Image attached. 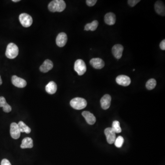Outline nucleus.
Returning <instances> with one entry per match:
<instances>
[{"mask_svg":"<svg viewBox=\"0 0 165 165\" xmlns=\"http://www.w3.org/2000/svg\"><path fill=\"white\" fill-rule=\"evenodd\" d=\"M66 7L65 2L63 0H54L48 5V9L51 12H61Z\"/></svg>","mask_w":165,"mask_h":165,"instance_id":"obj_1","label":"nucleus"},{"mask_svg":"<svg viewBox=\"0 0 165 165\" xmlns=\"http://www.w3.org/2000/svg\"><path fill=\"white\" fill-rule=\"evenodd\" d=\"M71 106L76 110H82L84 109L87 105L86 100L80 97H76L70 101Z\"/></svg>","mask_w":165,"mask_h":165,"instance_id":"obj_2","label":"nucleus"},{"mask_svg":"<svg viewBox=\"0 0 165 165\" xmlns=\"http://www.w3.org/2000/svg\"><path fill=\"white\" fill-rule=\"evenodd\" d=\"M19 52L18 47L14 43H10L7 45L6 56L8 58L14 59L17 57Z\"/></svg>","mask_w":165,"mask_h":165,"instance_id":"obj_3","label":"nucleus"},{"mask_svg":"<svg viewBox=\"0 0 165 165\" xmlns=\"http://www.w3.org/2000/svg\"><path fill=\"white\" fill-rule=\"evenodd\" d=\"M74 69L79 76L83 75L87 70L86 64L83 60L78 59L74 63Z\"/></svg>","mask_w":165,"mask_h":165,"instance_id":"obj_4","label":"nucleus"},{"mask_svg":"<svg viewBox=\"0 0 165 165\" xmlns=\"http://www.w3.org/2000/svg\"><path fill=\"white\" fill-rule=\"evenodd\" d=\"M19 19L21 24L24 27H29L33 23V19L31 16L26 13L21 14L19 15Z\"/></svg>","mask_w":165,"mask_h":165,"instance_id":"obj_5","label":"nucleus"},{"mask_svg":"<svg viewBox=\"0 0 165 165\" xmlns=\"http://www.w3.org/2000/svg\"><path fill=\"white\" fill-rule=\"evenodd\" d=\"M104 133L106 136V139H107L108 143L109 144L114 143L116 139V133L114 132L112 127L106 128L105 130Z\"/></svg>","mask_w":165,"mask_h":165,"instance_id":"obj_6","label":"nucleus"},{"mask_svg":"<svg viewBox=\"0 0 165 165\" xmlns=\"http://www.w3.org/2000/svg\"><path fill=\"white\" fill-rule=\"evenodd\" d=\"M123 46L120 44L114 45L112 48V53L114 57L117 59H120L123 55Z\"/></svg>","mask_w":165,"mask_h":165,"instance_id":"obj_7","label":"nucleus"},{"mask_svg":"<svg viewBox=\"0 0 165 165\" xmlns=\"http://www.w3.org/2000/svg\"><path fill=\"white\" fill-rule=\"evenodd\" d=\"M21 132L18 128V125L16 123H13L10 126V134L13 139H18L20 136Z\"/></svg>","mask_w":165,"mask_h":165,"instance_id":"obj_8","label":"nucleus"},{"mask_svg":"<svg viewBox=\"0 0 165 165\" xmlns=\"http://www.w3.org/2000/svg\"><path fill=\"white\" fill-rule=\"evenodd\" d=\"M116 82L119 85L123 86H127L131 83V79L128 76L120 75L117 76L116 79Z\"/></svg>","mask_w":165,"mask_h":165,"instance_id":"obj_9","label":"nucleus"},{"mask_svg":"<svg viewBox=\"0 0 165 165\" xmlns=\"http://www.w3.org/2000/svg\"><path fill=\"white\" fill-rule=\"evenodd\" d=\"M12 83L16 87L19 88H24L27 85V82L24 79L14 75L12 78Z\"/></svg>","mask_w":165,"mask_h":165,"instance_id":"obj_10","label":"nucleus"},{"mask_svg":"<svg viewBox=\"0 0 165 165\" xmlns=\"http://www.w3.org/2000/svg\"><path fill=\"white\" fill-rule=\"evenodd\" d=\"M68 41V37L66 33L61 32L58 35L56 38V44L60 47L64 46Z\"/></svg>","mask_w":165,"mask_h":165,"instance_id":"obj_11","label":"nucleus"},{"mask_svg":"<svg viewBox=\"0 0 165 165\" xmlns=\"http://www.w3.org/2000/svg\"><path fill=\"white\" fill-rule=\"evenodd\" d=\"M90 63L92 67L97 69H101L105 66L104 61L100 58H93L90 60Z\"/></svg>","mask_w":165,"mask_h":165,"instance_id":"obj_12","label":"nucleus"},{"mask_svg":"<svg viewBox=\"0 0 165 165\" xmlns=\"http://www.w3.org/2000/svg\"><path fill=\"white\" fill-rule=\"evenodd\" d=\"M112 98L109 94H106L104 95L101 100V104L102 108L104 110H106L110 107L111 105Z\"/></svg>","mask_w":165,"mask_h":165,"instance_id":"obj_13","label":"nucleus"},{"mask_svg":"<svg viewBox=\"0 0 165 165\" xmlns=\"http://www.w3.org/2000/svg\"><path fill=\"white\" fill-rule=\"evenodd\" d=\"M155 10L158 14L164 16L165 15V6L164 3L158 1L155 4Z\"/></svg>","mask_w":165,"mask_h":165,"instance_id":"obj_14","label":"nucleus"},{"mask_svg":"<svg viewBox=\"0 0 165 165\" xmlns=\"http://www.w3.org/2000/svg\"><path fill=\"white\" fill-rule=\"evenodd\" d=\"M53 67V62L50 60L47 59L45 60L43 64L40 66L39 70L41 72L46 73L52 69Z\"/></svg>","mask_w":165,"mask_h":165,"instance_id":"obj_15","label":"nucleus"},{"mask_svg":"<svg viewBox=\"0 0 165 165\" xmlns=\"http://www.w3.org/2000/svg\"><path fill=\"white\" fill-rule=\"evenodd\" d=\"M82 116L84 117L87 123L90 125H93L96 122V118L90 112L84 111L82 113Z\"/></svg>","mask_w":165,"mask_h":165,"instance_id":"obj_16","label":"nucleus"},{"mask_svg":"<svg viewBox=\"0 0 165 165\" xmlns=\"http://www.w3.org/2000/svg\"><path fill=\"white\" fill-rule=\"evenodd\" d=\"M105 24L109 25H113L116 22V17L115 14L112 13H107L104 16Z\"/></svg>","mask_w":165,"mask_h":165,"instance_id":"obj_17","label":"nucleus"},{"mask_svg":"<svg viewBox=\"0 0 165 165\" xmlns=\"http://www.w3.org/2000/svg\"><path fill=\"white\" fill-rule=\"evenodd\" d=\"M46 90L49 94H54L57 92V85L54 82L50 81L46 85Z\"/></svg>","mask_w":165,"mask_h":165,"instance_id":"obj_18","label":"nucleus"},{"mask_svg":"<svg viewBox=\"0 0 165 165\" xmlns=\"http://www.w3.org/2000/svg\"><path fill=\"white\" fill-rule=\"evenodd\" d=\"M33 147V141L32 138L29 137L25 138L22 140L20 147L22 148H32Z\"/></svg>","mask_w":165,"mask_h":165,"instance_id":"obj_19","label":"nucleus"},{"mask_svg":"<svg viewBox=\"0 0 165 165\" xmlns=\"http://www.w3.org/2000/svg\"><path fill=\"white\" fill-rule=\"evenodd\" d=\"M0 107H3V110L5 112H10L12 111V107L6 103L5 98L2 96L0 97Z\"/></svg>","mask_w":165,"mask_h":165,"instance_id":"obj_20","label":"nucleus"},{"mask_svg":"<svg viewBox=\"0 0 165 165\" xmlns=\"http://www.w3.org/2000/svg\"><path fill=\"white\" fill-rule=\"evenodd\" d=\"M99 25V22L97 20H94L92 23L86 24L84 27V30L93 31L96 30Z\"/></svg>","mask_w":165,"mask_h":165,"instance_id":"obj_21","label":"nucleus"},{"mask_svg":"<svg viewBox=\"0 0 165 165\" xmlns=\"http://www.w3.org/2000/svg\"><path fill=\"white\" fill-rule=\"evenodd\" d=\"M17 125L20 132L26 133L27 134H29L31 132L30 127L27 126L23 121H20Z\"/></svg>","mask_w":165,"mask_h":165,"instance_id":"obj_22","label":"nucleus"},{"mask_svg":"<svg viewBox=\"0 0 165 165\" xmlns=\"http://www.w3.org/2000/svg\"><path fill=\"white\" fill-rule=\"evenodd\" d=\"M156 85V81L154 79H151L148 80L146 83V87L148 90L154 89Z\"/></svg>","mask_w":165,"mask_h":165,"instance_id":"obj_23","label":"nucleus"},{"mask_svg":"<svg viewBox=\"0 0 165 165\" xmlns=\"http://www.w3.org/2000/svg\"><path fill=\"white\" fill-rule=\"evenodd\" d=\"M112 128L115 133H120L122 131L120 123L118 121H114L113 122Z\"/></svg>","mask_w":165,"mask_h":165,"instance_id":"obj_24","label":"nucleus"},{"mask_svg":"<svg viewBox=\"0 0 165 165\" xmlns=\"http://www.w3.org/2000/svg\"><path fill=\"white\" fill-rule=\"evenodd\" d=\"M124 143V138L123 137L120 136L118 137L116 139L115 141L114 142L115 145L116 146L117 148H120L122 146L123 144Z\"/></svg>","mask_w":165,"mask_h":165,"instance_id":"obj_25","label":"nucleus"},{"mask_svg":"<svg viewBox=\"0 0 165 165\" xmlns=\"http://www.w3.org/2000/svg\"><path fill=\"white\" fill-rule=\"evenodd\" d=\"M140 2V0H128L127 1V3L130 6L134 7Z\"/></svg>","mask_w":165,"mask_h":165,"instance_id":"obj_26","label":"nucleus"},{"mask_svg":"<svg viewBox=\"0 0 165 165\" xmlns=\"http://www.w3.org/2000/svg\"><path fill=\"white\" fill-rule=\"evenodd\" d=\"M96 0H87L86 1V4L89 6H93L96 4Z\"/></svg>","mask_w":165,"mask_h":165,"instance_id":"obj_27","label":"nucleus"},{"mask_svg":"<svg viewBox=\"0 0 165 165\" xmlns=\"http://www.w3.org/2000/svg\"><path fill=\"white\" fill-rule=\"evenodd\" d=\"M1 165H12L10 161L6 159H4L1 161Z\"/></svg>","mask_w":165,"mask_h":165,"instance_id":"obj_28","label":"nucleus"},{"mask_svg":"<svg viewBox=\"0 0 165 165\" xmlns=\"http://www.w3.org/2000/svg\"><path fill=\"white\" fill-rule=\"evenodd\" d=\"M160 47L162 50H165V39H163L160 44Z\"/></svg>","mask_w":165,"mask_h":165,"instance_id":"obj_29","label":"nucleus"},{"mask_svg":"<svg viewBox=\"0 0 165 165\" xmlns=\"http://www.w3.org/2000/svg\"><path fill=\"white\" fill-rule=\"evenodd\" d=\"M2 79H1V76H0V85H2Z\"/></svg>","mask_w":165,"mask_h":165,"instance_id":"obj_30","label":"nucleus"},{"mask_svg":"<svg viewBox=\"0 0 165 165\" xmlns=\"http://www.w3.org/2000/svg\"><path fill=\"white\" fill-rule=\"evenodd\" d=\"M13 2H19L20 1V0H13Z\"/></svg>","mask_w":165,"mask_h":165,"instance_id":"obj_31","label":"nucleus"}]
</instances>
